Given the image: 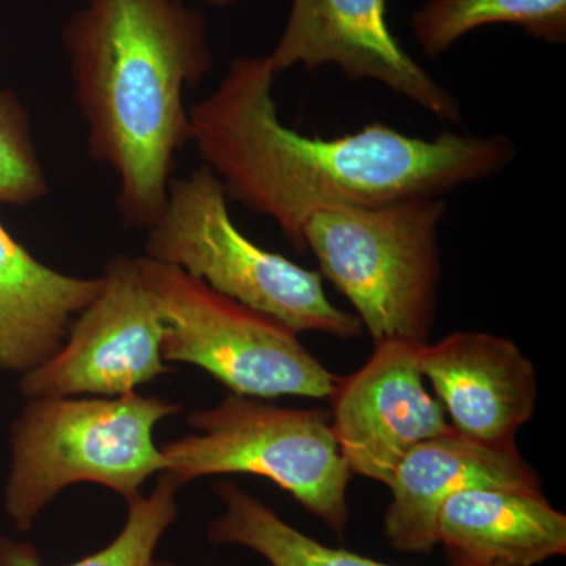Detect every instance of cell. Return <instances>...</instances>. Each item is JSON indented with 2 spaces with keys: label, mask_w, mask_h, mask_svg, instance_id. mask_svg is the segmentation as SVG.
Instances as JSON below:
<instances>
[{
  "label": "cell",
  "mask_w": 566,
  "mask_h": 566,
  "mask_svg": "<svg viewBox=\"0 0 566 566\" xmlns=\"http://www.w3.org/2000/svg\"><path fill=\"white\" fill-rule=\"evenodd\" d=\"M212 490L223 504L208 527L212 543L248 547L271 566H392L316 542L232 482L221 480Z\"/></svg>",
  "instance_id": "obj_15"
},
{
  "label": "cell",
  "mask_w": 566,
  "mask_h": 566,
  "mask_svg": "<svg viewBox=\"0 0 566 566\" xmlns=\"http://www.w3.org/2000/svg\"><path fill=\"white\" fill-rule=\"evenodd\" d=\"M48 191L28 114L11 93L0 92V203L25 207Z\"/></svg>",
  "instance_id": "obj_18"
},
{
  "label": "cell",
  "mask_w": 566,
  "mask_h": 566,
  "mask_svg": "<svg viewBox=\"0 0 566 566\" xmlns=\"http://www.w3.org/2000/svg\"><path fill=\"white\" fill-rule=\"evenodd\" d=\"M147 232L145 256L185 271L294 333L363 337L359 318L331 303L319 273L240 232L221 180L205 164L170 182L161 214Z\"/></svg>",
  "instance_id": "obj_5"
},
{
  "label": "cell",
  "mask_w": 566,
  "mask_h": 566,
  "mask_svg": "<svg viewBox=\"0 0 566 566\" xmlns=\"http://www.w3.org/2000/svg\"><path fill=\"white\" fill-rule=\"evenodd\" d=\"M205 2L210 3L212 7H218V9H226V7L234 6V3L241 2V0H205Z\"/></svg>",
  "instance_id": "obj_19"
},
{
  "label": "cell",
  "mask_w": 566,
  "mask_h": 566,
  "mask_svg": "<svg viewBox=\"0 0 566 566\" xmlns=\"http://www.w3.org/2000/svg\"><path fill=\"white\" fill-rule=\"evenodd\" d=\"M420 370L433 386L453 430L490 446H515L534 416L538 379L510 338L453 333L420 346Z\"/></svg>",
  "instance_id": "obj_11"
},
{
  "label": "cell",
  "mask_w": 566,
  "mask_h": 566,
  "mask_svg": "<svg viewBox=\"0 0 566 566\" xmlns=\"http://www.w3.org/2000/svg\"><path fill=\"white\" fill-rule=\"evenodd\" d=\"M151 566H175V565L167 564V562H153Z\"/></svg>",
  "instance_id": "obj_20"
},
{
  "label": "cell",
  "mask_w": 566,
  "mask_h": 566,
  "mask_svg": "<svg viewBox=\"0 0 566 566\" xmlns=\"http://www.w3.org/2000/svg\"><path fill=\"white\" fill-rule=\"evenodd\" d=\"M102 285V277H76L39 262L0 222V370L25 374L50 359Z\"/></svg>",
  "instance_id": "obj_14"
},
{
  "label": "cell",
  "mask_w": 566,
  "mask_h": 566,
  "mask_svg": "<svg viewBox=\"0 0 566 566\" xmlns=\"http://www.w3.org/2000/svg\"><path fill=\"white\" fill-rule=\"evenodd\" d=\"M181 483L163 472L147 497L128 502L129 512L117 538L92 556L66 566H151L159 539L177 520ZM0 566H46L32 546L0 535Z\"/></svg>",
  "instance_id": "obj_17"
},
{
  "label": "cell",
  "mask_w": 566,
  "mask_h": 566,
  "mask_svg": "<svg viewBox=\"0 0 566 566\" xmlns=\"http://www.w3.org/2000/svg\"><path fill=\"white\" fill-rule=\"evenodd\" d=\"M63 41L88 155L117 178L125 226L148 229L191 142L185 93L211 70L207 21L182 0H87Z\"/></svg>",
  "instance_id": "obj_2"
},
{
  "label": "cell",
  "mask_w": 566,
  "mask_h": 566,
  "mask_svg": "<svg viewBox=\"0 0 566 566\" xmlns=\"http://www.w3.org/2000/svg\"><path fill=\"white\" fill-rule=\"evenodd\" d=\"M181 406L136 392L109 398H31L11 438L6 510L29 531L55 495L74 483H98L132 502L166 471L156 424Z\"/></svg>",
  "instance_id": "obj_3"
},
{
  "label": "cell",
  "mask_w": 566,
  "mask_h": 566,
  "mask_svg": "<svg viewBox=\"0 0 566 566\" xmlns=\"http://www.w3.org/2000/svg\"><path fill=\"white\" fill-rule=\"evenodd\" d=\"M444 197L315 212L303 229L319 275L354 307L374 344L430 340L441 283Z\"/></svg>",
  "instance_id": "obj_4"
},
{
  "label": "cell",
  "mask_w": 566,
  "mask_h": 566,
  "mask_svg": "<svg viewBox=\"0 0 566 566\" xmlns=\"http://www.w3.org/2000/svg\"><path fill=\"white\" fill-rule=\"evenodd\" d=\"M438 542L452 566H535L566 554V516L534 488H469L447 499Z\"/></svg>",
  "instance_id": "obj_13"
},
{
  "label": "cell",
  "mask_w": 566,
  "mask_h": 566,
  "mask_svg": "<svg viewBox=\"0 0 566 566\" xmlns=\"http://www.w3.org/2000/svg\"><path fill=\"white\" fill-rule=\"evenodd\" d=\"M275 74L335 65L352 81H375L442 122H463L460 99L416 62L390 31L386 0H293L268 55Z\"/></svg>",
  "instance_id": "obj_9"
},
{
  "label": "cell",
  "mask_w": 566,
  "mask_h": 566,
  "mask_svg": "<svg viewBox=\"0 0 566 566\" xmlns=\"http://www.w3.org/2000/svg\"><path fill=\"white\" fill-rule=\"evenodd\" d=\"M163 323V357L203 368L232 394L331 398L340 376L308 352L297 333L214 292L170 264L137 259Z\"/></svg>",
  "instance_id": "obj_7"
},
{
  "label": "cell",
  "mask_w": 566,
  "mask_h": 566,
  "mask_svg": "<svg viewBox=\"0 0 566 566\" xmlns=\"http://www.w3.org/2000/svg\"><path fill=\"white\" fill-rule=\"evenodd\" d=\"M275 77L268 55L230 62L218 87L189 107L191 142L229 199L273 219L297 251L315 212L444 197L515 161L504 134L423 139L368 123L331 139L304 136L279 118Z\"/></svg>",
  "instance_id": "obj_1"
},
{
  "label": "cell",
  "mask_w": 566,
  "mask_h": 566,
  "mask_svg": "<svg viewBox=\"0 0 566 566\" xmlns=\"http://www.w3.org/2000/svg\"><path fill=\"white\" fill-rule=\"evenodd\" d=\"M102 279L98 296L71 323L66 344L22 376L29 398L118 397L169 374L163 323L137 259L115 256Z\"/></svg>",
  "instance_id": "obj_8"
},
{
  "label": "cell",
  "mask_w": 566,
  "mask_h": 566,
  "mask_svg": "<svg viewBox=\"0 0 566 566\" xmlns=\"http://www.w3.org/2000/svg\"><path fill=\"white\" fill-rule=\"evenodd\" d=\"M385 534L401 553L430 554L447 499L469 488L542 490L535 469L515 446H490L455 430L415 447L395 469Z\"/></svg>",
  "instance_id": "obj_12"
},
{
  "label": "cell",
  "mask_w": 566,
  "mask_h": 566,
  "mask_svg": "<svg viewBox=\"0 0 566 566\" xmlns=\"http://www.w3.org/2000/svg\"><path fill=\"white\" fill-rule=\"evenodd\" d=\"M493 24L516 25L531 39L560 46L566 41V0H428L411 18L417 43L430 59Z\"/></svg>",
  "instance_id": "obj_16"
},
{
  "label": "cell",
  "mask_w": 566,
  "mask_h": 566,
  "mask_svg": "<svg viewBox=\"0 0 566 566\" xmlns=\"http://www.w3.org/2000/svg\"><path fill=\"white\" fill-rule=\"evenodd\" d=\"M230 394L192 412L193 433L161 447L166 474L185 485L202 476L251 474L293 495L334 534L348 527L354 475L324 409H294Z\"/></svg>",
  "instance_id": "obj_6"
},
{
  "label": "cell",
  "mask_w": 566,
  "mask_h": 566,
  "mask_svg": "<svg viewBox=\"0 0 566 566\" xmlns=\"http://www.w3.org/2000/svg\"><path fill=\"white\" fill-rule=\"evenodd\" d=\"M420 346L378 342L359 370L338 379L331 423L353 474L387 486L415 447L453 430L424 386Z\"/></svg>",
  "instance_id": "obj_10"
}]
</instances>
